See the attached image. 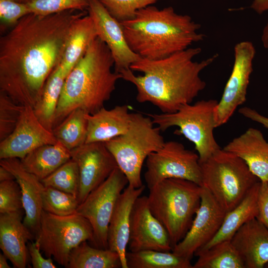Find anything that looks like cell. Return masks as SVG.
Returning <instances> with one entry per match:
<instances>
[{"label": "cell", "mask_w": 268, "mask_h": 268, "mask_svg": "<svg viewBox=\"0 0 268 268\" xmlns=\"http://www.w3.org/2000/svg\"><path fill=\"white\" fill-rule=\"evenodd\" d=\"M7 258L2 253L0 254V268H9L10 266L7 262Z\"/></svg>", "instance_id": "obj_45"}, {"label": "cell", "mask_w": 268, "mask_h": 268, "mask_svg": "<svg viewBox=\"0 0 268 268\" xmlns=\"http://www.w3.org/2000/svg\"><path fill=\"white\" fill-rule=\"evenodd\" d=\"M128 246L131 252L172 251L168 233L150 211L147 196H139L134 204Z\"/></svg>", "instance_id": "obj_15"}, {"label": "cell", "mask_w": 268, "mask_h": 268, "mask_svg": "<svg viewBox=\"0 0 268 268\" xmlns=\"http://www.w3.org/2000/svg\"><path fill=\"white\" fill-rule=\"evenodd\" d=\"M234 51L232 70L215 109L216 128L226 123L237 108L246 101L256 50L251 42L246 41L237 43Z\"/></svg>", "instance_id": "obj_12"}, {"label": "cell", "mask_w": 268, "mask_h": 268, "mask_svg": "<svg viewBox=\"0 0 268 268\" xmlns=\"http://www.w3.org/2000/svg\"><path fill=\"white\" fill-rule=\"evenodd\" d=\"M149 190V208L166 229L173 248L191 226L200 205L202 186L188 180L168 178Z\"/></svg>", "instance_id": "obj_5"}, {"label": "cell", "mask_w": 268, "mask_h": 268, "mask_svg": "<svg viewBox=\"0 0 268 268\" xmlns=\"http://www.w3.org/2000/svg\"><path fill=\"white\" fill-rule=\"evenodd\" d=\"M0 166L9 171L20 188L25 217L24 225L35 236L43 211L42 193L44 186L37 177L26 171L17 158L0 159Z\"/></svg>", "instance_id": "obj_18"}, {"label": "cell", "mask_w": 268, "mask_h": 268, "mask_svg": "<svg viewBox=\"0 0 268 268\" xmlns=\"http://www.w3.org/2000/svg\"><path fill=\"white\" fill-rule=\"evenodd\" d=\"M90 0H34L27 3L31 13L47 15L64 11L87 10Z\"/></svg>", "instance_id": "obj_35"}, {"label": "cell", "mask_w": 268, "mask_h": 268, "mask_svg": "<svg viewBox=\"0 0 268 268\" xmlns=\"http://www.w3.org/2000/svg\"><path fill=\"white\" fill-rule=\"evenodd\" d=\"M193 268H245L238 252L231 240H224L205 249L199 250Z\"/></svg>", "instance_id": "obj_28"}, {"label": "cell", "mask_w": 268, "mask_h": 268, "mask_svg": "<svg viewBox=\"0 0 268 268\" xmlns=\"http://www.w3.org/2000/svg\"><path fill=\"white\" fill-rule=\"evenodd\" d=\"M23 210L22 194L16 180L0 182V213Z\"/></svg>", "instance_id": "obj_37"}, {"label": "cell", "mask_w": 268, "mask_h": 268, "mask_svg": "<svg viewBox=\"0 0 268 268\" xmlns=\"http://www.w3.org/2000/svg\"><path fill=\"white\" fill-rule=\"evenodd\" d=\"M161 0H100L109 13L120 22L132 19L137 11Z\"/></svg>", "instance_id": "obj_36"}, {"label": "cell", "mask_w": 268, "mask_h": 268, "mask_svg": "<svg viewBox=\"0 0 268 268\" xmlns=\"http://www.w3.org/2000/svg\"><path fill=\"white\" fill-rule=\"evenodd\" d=\"M87 11L93 20L97 36L111 52L114 70L120 73L130 68L140 57L129 47L121 23L109 13L100 0H90Z\"/></svg>", "instance_id": "obj_17"}, {"label": "cell", "mask_w": 268, "mask_h": 268, "mask_svg": "<svg viewBox=\"0 0 268 268\" xmlns=\"http://www.w3.org/2000/svg\"><path fill=\"white\" fill-rule=\"evenodd\" d=\"M88 114L81 109H76L70 112L52 130V132L57 141L69 150L85 143Z\"/></svg>", "instance_id": "obj_29"}, {"label": "cell", "mask_w": 268, "mask_h": 268, "mask_svg": "<svg viewBox=\"0 0 268 268\" xmlns=\"http://www.w3.org/2000/svg\"><path fill=\"white\" fill-rule=\"evenodd\" d=\"M35 242L47 258L67 268L72 250L82 242H90L93 229L88 220L74 213L58 216L43 210Z\"/></svg>", "instance_id": "obj_9"}, {"label": "cell", "mask_w": 268, "mask_h": 268, "mask_svg": "<svg viewBox=\"0 0 268 268\" xmlns=\"http://www.w3.org/2000/svg\"><path fill=\"white\" fill-rule=\"evenodd\" d=\"M27 248L33 268H56L57 267L53 263L51 258L47 259L43 257L40 253V248L35 241L28 242Z\"/></svg>", "instance_id": "obj_40"}, {"label": "cell", "mask_w": 268, "mask_h": 268, "mask_svg": "<svg viewBox=\"0 0 268 268\" xmlns=\"http://www.w3.org/2000/svg\"><path fill=\"white\" fill-rule=\"evenodd\" d=\"M114 64L110 49L97 37L64 81L53 129L75 109L92 114L104 107L122 78L121 73L112 70Z\"/></svg>", "instance_id": "obj_4"}, {"label": "cell", "mask_w": 268, "mask_h": 268, "mask_svg": "<svg viewBox=\"0 0 268 268\" xmlns=\"http://www.w3.org/2000/svg\"><path fill=\"white\" fill-rule=\"evenodd\" d=\"M97 37L94 22L88 14L76 19L71 28L62 57L57 67L67 76Z\"/></svg>", "instance_id": "obj_24"}, {"label": "cell", "mask_w": 268, "mask_h": 268, "mask_svg": "<svg viewBox=\"0 0 268 268\" xmlns=\"http://www.w3.org/2000/svg\"><path fill=\"white\" fill-rule=\"evenodd\" d=\"M43 210L58 216L76 213L79 204L77 198L51 187L44 186L42 193Z\"/></svg>", "instance_id": "obj_33"}, {"label": "cell", "mask_w": 268, "mask_h": 268, "mask_svg": "<svg viewBox=\"0 0 268 268\" xmlns=\"http://www.w3.org/2000/svg\"><path fill=\"white\" fill-rule=\"evenodd\" d=\"M261 39L264 47L268 50V20L263 29Z\"/></svg>", "instance_id": "obj_44"}, {"label": "cell", "mask_w": 268, "mask_h": 268, "mask_svg": "<svg viewBox=\"0 0 268 268\" xmlns=\"http://www.w3.org/2000/svg\"><path fill=\"white\" fill-rule=\"evenodd\" d=\"M129 110V106L125 104L111 109L103 107L94 114H88L85 143L104 142L125 133L132 119V113Z\"/></svg>", "instance_id": "obj_23"}, {"label": "cell", "mask_w": 268, "mask_h": 268, "mask_svg": "<svg viewBox=\"0 0 268 268\" xmlns=\"http://www.w3.org/2000/svg\"><path fill=\"white\" fill-rule=\"evenodd\" d=\"M67 268H119V254L109 249H100L84 241L71 252Z\"/></svg>", "instance_id": "obj_27"}, {"label": "cell", "mask_w": 268, "mask_h": 268, "mask_svg": "<svg viewBox=\"0 0 268 268\" xmlns=\"http://www.w3.org/2000/svg\"><path fill=\"white\" fill-rule=\"evenodd\" d=\"M260 184V181L257 183L241 202L227 212L216 235L208 243L199 250L207 249L222 241L231 240L244 224L256 218L258 212V196Z\"/></svg>", "instance_id": "obj_25"}, {"label": "cell", "mask_w": 268, "mask_h": 268, "mask_svg": "<svg viewBox=\"0 0 268 268\" xmlns=\"http://www.w3.org/2000/svg\"><path fill=\"white\" fill-rule=\"evenodd\" d=\"M14 179V176L9 171L0 166V182Z\"/></svg>", "instance_id": "obj_43"}, {"label": "cell", "mask_w": 268, "mask_h": 268, "mask_svg": "<svg viewBox=\"0 0 268 268\" xmlns=\"http://www.w3.org/2000/svg\"><path fill=\"white\" fill-rule=\"evenodd\" d=\"M24 107L0 91V141L6 138L14 130Z\"/></svg>", "instance_id": "obj_34"}, {"label": "cell", "mask_w": 268, "mask_h": 268, "mask_svg": "<svg viewBox=\"0 0 268 268\" xmlns=\"http://www.w3.org/2000/svg\"><path fill=\"white\" fill-rule=\"evenodd\" d=\"M154 125L148 115L145 117L139 113H132L128 131L104 142L118 167L126 175L128 185L135 188L143 185L141 172L144 161L165 142L160 129Z\"/></svg>", "instance_id": "obj_7"}, {"label": "cell", "mask_w": 268, "mask_h": 268, "mask_svg": "<svg viewBox=\"0 0 268 268\" xmlns=\"http://www.w3.org/2000/svg\"><path fill=\"white\" fill-rule=\"evenodd\" d=\"M128 268H193L191 260L171 252L145 250L127 252Z\"/></svg>", "instance_id": "obj_31"}, {"label": "cell", "mask_w": 268, "mask_h": 268, "mask_svg": "<svg viewBox=\"0 0 268 268\" xmlns=\"http://www.w3.org/2000/svg\"><path fill=\"white\" fill-rule=\"evenodd\" d=\"M130 49L140 58L158 60L203 40L201 25L172 6L159 9L152 5L137 11L131 20L120 22Z\"/></svg>", "instance_id": "obj_3"}, {"label": "cell", "mask_w": 268, "mask_h": 268, "mask_svg": "<svg viewBox=\"0 0 268 268\" xmlns=\"http://www.w3.org/2000/svg\"><path fill=\"white\" fill-rule=\"evenodd\" d=\"M31 13L27 3L14 0H0V18L5 25L13 26L22 18Z\"/></svg>", "instance_id": "obj_38"}, {"label": "cell", "mask_w": 268, "mask_h": 268, "mask_svg": "<svg viewBox=\"0 0 268 268\" xmlns=\"http://www.w3.org/2000/svg\"><path fill=\"white\" fill-rule=\"evenodd\" d=\"M242 159L262 182H268V142L259 130L250 128L223 148Z\"/></svg>", "instance_id": "obj_22"}, {"label": "cell", "mask_w": 268, "mask_h": 268, "mask_svg": "<svg viewBox=\"0 0 268 268\" xmlns=\"http://www.w3.org/2000/svg\"><path fill=\"white\" fill-rule=\"evenodd\" d=\"M266 267L268 268V264L266 265Z\"/></svg>", "instance_id": "obj_47"}, {"label": "cell", "mask_w": 268, "mask_h": 268, "mask_svg": "<svg viewBox=\"0 0 268 268\" xmlns=\"http://www.w3.org/2000/svg\"><path fill=\"white\" fill-rule=\"evenodd\" d=\"M70 153L71 158L76 162L79 169L77 200L80 204L118 166L104 142L84 143L70 150Z\"/></svg>", "instance_id": "obj_14"}, {"label": "cell", "mask_w": 268, "mask_h": 268, "mask_svg": "<svg viewBox=\"0 0 268 268\" xmlns=\"http://www.w3.org/2000/svg\"><path fill=\"white\" fill-rule=\"evenodd\" d=\"M258 209L256 219L268 229V182L260 181L258 196Z\"/></svg>", "instance_id": "obj_39"}, {"label": "cell", "mask_w": 268, "mask_h": 268, "mask_svg": "<svg viewBox=\"0 0 268 268\" xmlns=\"http://www.w3.org/2000/svg\"><path fill=\"white\" fill-rule=\"evenodd\" d=\"M14 0L19 2H21V3H28L34 0Z\"/></svg>", "instance_id": "obj_46"}, {"label": "cell", "mask_w": 268, "mask_h": 268, "mask_svg": "<svg viewBox=\"0 0 268 268\" xmlns=\"http://www.w3.org/2000/svg\"><path fill=\"white\" fill-rule=\"evenodd\" d=\"M239 112L245 117L261 124L268 129V118L261 115L255 110L244 107L241 108Z\"/></svg>", "instance_id": "obj_41"}, {"label": "cell", "mask_w": 268, "mask_h": 268, "mask_svg": "<svg viewBox=\"0 0 268 268\" xmlns=\"http://www.w3.org/2000/svg\"><path fill=\"white\" fill-rule=\"evenodd\" d=\"M23 211L0 213V248L16 268L26 267L27 243L35 235L22 221Z\"/></svg>", "instance_id": "obj_20"}, {"label": "cell", "mask_w": 268, "mask_h": 268, "mask_svg": "<svg viewBox=\"0 0 268 268\" xmlns=\"http://www.w3.org/2000/svg\"><path fill=\"white\" fill-rule=\"evenodd\" d=\"M70 159V150L57 141L41 146L20 160L26 171L42 181Z\"/></svg>", "instance_id": "obj_26"}, {"label": "cell", "mask_w": 268, "mask_h": 268, "mask_svg": "<svg viewBox=\"0 0 268 268\" xmlns=\"http://www.w3.org/2000/svg\"><path fill=\"white\" fill-rule=\"evenodd\" d=\"M200 163L201 186L227 212L238 205L260 181L242 159L224 149L220 148Z\"/></svg>", "instance_id": "obj_6"}, {"label": "cell", "mask_w": 268, "mask_h": 268, "mask_svg": "<svg viewBox=\"0 0 268 268\" xmlns=\"http://www.w3.org/2000/svg\"><path fill=\"white\" fill-rule=\"evenodd\" d=\"M227 212L211 193L202 187L200 205L191 226L183 239L174 247L172 252L191 260L196 252L216 235Z\"/></svg>", "instance_id": "obj_13"}, {"label": "cell", "mask_w": 268, "mask_h": 268, "mask_svg": "<svg viewBox=\"0 0 268 268\" xmlns=\"http://www.w3.org/2000/svg\"><path fill=\"white\" fill-rule=\"evenodd\" d=\"M45 187H51L70 194L77 198L79 173L76 162L70 159L41 181Z\"/></svg>", "instance_id": "obj_32"}, {"label": "cell", "mask_w": 268, "mask_h": 268, "mask_svg": "<svg viewBox=\"0 0 268 268\" xmlns=\"http://www.w3.org/2000/svg\"><path fill=\"white\" fill-rule=\"evenodd\" d=\"M231 241L245 268H263L268 264V229L256 218L244 224Z\"/></svg>", "instance_id": "obj_21"}, {"label": "cell", "mask_w": 268, "mask_h": 268, "mask_svg": "<svg viewBox=\"0 0 268 268\" xmlns=\"http://www.w3.org/2000/svg\"><path fill=\"white\" fill-rule=\"evenodd\" d=\"M57 140L40 122L33 108L26 106L12 133L0 142V159L23 158L35 149Z\"/></svg>", "instance_id": "obj_16"}, {"label": "cell", "mask_w": 268, "mask_h": 268, "mask_svg": "<svg viewBox=\"0 0 268 268\" xmlns=\"http://www.w3.org/2000/svg\"><path fill=\"white\" fill-rule=\"evenodd\" d=\"M145 189L143 185L135 188L128 185L120 196L108 229V249L117 252L122 263V268H128L126 260L128 246L131 216L134 204Z\"/></svg>", "instance_id": "obj_19"}, {"label": "cell", "mask_w": 268, "mask_h": 268, "mask_svg": "<svg viewBox=\"0 0 268 268\" xmlns=\"http://www.w3.org/2000/svg\"><path fill=\"white\" fill-rule=\"evenodd\" d=\"M144 180L149 189L168 178H179L194 182L201 186L199 156L176 141H168L146 159Z\"/></svg>", "instance_id": "obj_11"}, {"label": "cell", "mask_w": 268, "mask_h": 268, "mask_svg": "<svg viewBox=\"0 0 268 268\" xmlns=\"http://www.w3.org/2000/svg\"><path fill=\"white\" fill-rule=\"evenodd\" d=\"M201 51L199 47L189 48L161 59L140 58L120 73L135 86L139 103H150L163 113H174L192 103L206 87L200 73L218 55L194 61Z\"/></svg>", "instance_id": "obj_2"}, {"label": "cell", "mask_w": 268, "mask_h": 268, "mask_svg": "<svg viewBox=\"0 0 268 268\" xmlns=\"http://www.w3.org/2000/svg\"><path fill=\"white\" fill-rule=\"evenodd\" d=\"M250 7L259 14L268 10V0H253Z\"/></svg>", "instance_id": "obj_42"}, {"label": "cell", "mask_w": 268, "mask_h": 268, "mask_svg": "<svg viewBox=\"0 0 268 268\" xmlns=\"http://www.w3.org/2000/svg\"><path fill=\"white\" fill-rule=\"evenodd\" d=\"M217 103L214 99L201 100L184 105L174 113L147 115L161 132L172 127H179L175 134L183 135L195 144L201 163L220 148L213 134Z\"/></svg>", "instance_id": "obj_8"}, {"label": "cell", "mask_w": 268, "mask_h": 268, "mask_svg": "<svg viewBox=\"0 0 268 268\" xmlns=\"http://www.w3.org/2000/svg\"><path fill=\"white\" fill-rule=\"evenodd\" d=\"M67 76L56 67L45 84L40 101L33 108L39 120L50 131H52L55 111Z\"/></svg>", "instance_id": "obj_30"}, {"label": "cell", "mask_w": 268, "mask_h": 268, "mask_svg": "<svg viewBox=\"0 0 268 268\" xmlns=\"http://www.w3.org/2000/svg\"><path fill=\"white\" fill-rule=\"evenodd\" d=\"M128 180L117 167L78 205L76 213L87 219L93 229L92 246L108 249V229L117 201Z\"/></svg>", "instance_id": "obj_10"}, {"label": "cell", "mask_w": 268, "mask_h": 268, "mask_svg": "<svg viewBox=\"0 0 268 268\" xmlns=\"http://www.w3.org/2000/svg\"><path fill=\"white\" fill-rule=\"evenodd\" d=\"M85 11L31 13L0 38V91L33 108L62 57L71 28Z\"/></svg>", "instance_id": "obj_1"}]
</instances>
